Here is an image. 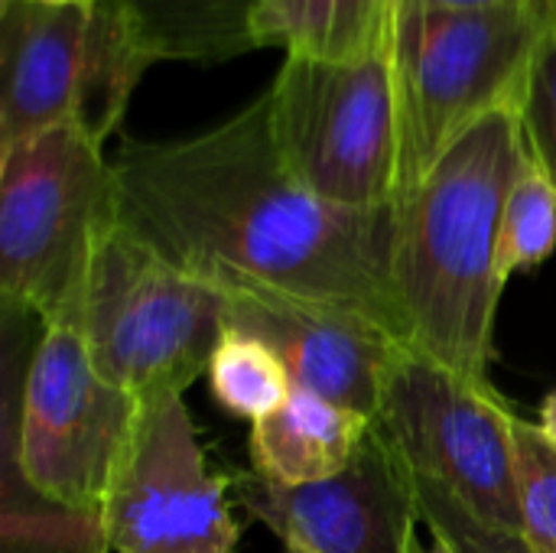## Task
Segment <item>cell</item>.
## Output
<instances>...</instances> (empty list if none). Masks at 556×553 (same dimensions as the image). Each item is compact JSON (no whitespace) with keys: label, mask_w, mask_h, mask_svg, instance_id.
Returning a JSON list of instances; mask_svg holds the SVG:
<instances>
[{"label":"cell","mask_w":556,"mask_h":553,"mask_svg":"<svg viewBox=\"0 0 556 553\" xmlns=\"http://www.w3.org/2000/svg\"><path fill=\"white\" fill-rule=\"evenodd\" d=\"M121 222L173 264L358 306L410 342L388 257L391 212L326 205L287 169L267 91L182 140H130L114 156Z\"/></svg>","instance_id":"obj_1"},{"label":"cell","mask_w":556,"mask_h":553,"mask_svg":"<svg viewBox=\"0 0 556 553\" xmlns=\"http://www.w3.org/2000/svg\"><path fill=\"white\" fill-rule=\"evenodd\" d=\"M528 160L518 111L502 108L472 124L394 205L388 274L410 345L472 381H492L505 290L498 231Z\"/></svg>","instance_id":"obj_2"},{"label":"cell","mask_w":556,"mask_h":553,"mask_svg":"<svg viewBox=\"0 0 556 553\" xmlns=\"http://www.w3.org/2000/svg\"><path fill=\"white\" fill-rule=\"evenodd\" d=\"M121 228L114 160L78 127L0 150V300L7 323L72 326L91 264Z\"/></svg>","instance_id":"obj_3"},{"label":"cell","mask_w":556,"mask_h":553,"mask_svg":"<svg viewBox=\"0 0 556 553\" xmlns=\"http://www.w3.org/2000/svg\"><path fill=\"white\" fill-rule=\"evenodd\" d=\"M153 62L117 0H0V150L55 127L104 147Z\"/></svg>","instance_id":"obj_4"},{"label":"cell","mask_w":556,"mask_h":553,"mask_svg":"<svg viewBox=\"0 0 556 553\" xmlns=\"http://www.w3.org/2000/svg\"><path fill=\"white\" fill-rule=\"evenodd\" d=\"M72 326L98 375L153 404L208 372L228 332L225 290L134 235L124 222L98 251Z\"/></svg>","instance_id":"obj_5"},{"label":"cell","mask_w":556,"mask_h":553,"mask_svg":"<svg viewBox=\"0 0 556 553\" xmlns=\"http://www.w3.org/2000/svg\"><path fill=\"white\" fill-rule=\"evenodd\" d=\"M287 169L326 205L378 215L397 205L401 111L394 39L358 59L290 52L267 88Z\"/></svg>","instance_id":"obj_6"},{"label":"cell","mask_w":556,"mask_h":553,"mask_svg":"<svg viewBox=\"0 0 556 553\" xmlns=\"http://www.w3.org/2000/svg\"><path fill=\"white\" fill-rule=\"evenodd\" d=\"M544 26L528 7L437 13L397 3L394 78L401 111L397 202L482 117L515 108Z\"/></svg>","instance_id":"obj_7"},{"label":"cell","mask_w":556,"mask_h":553,"mask_svg":"<svg viewBox=\"0 0 556 553\" xmlns=\"http://www.w3.org/2000/svg\"><path fill=\"white\" fill-rule=\"evenodd\" d=\"M143 407L98 375L75 326H39L7 404V473L49 505L101 515Z\"/></svg>","instance_id":"obj_8"},{"label":"cell","mask_w":556,"mask_h":553,"mask_svg":"<svg viewBox=\"0 0 556 553\" xmlns=\"http://www.w3.org/2000/svg\"><path fill=\"white\" fill-rule=\"evenodd\" d=\"M515 420L492 381H472L407 345L375 427L414 476L443 486L485 525L521 535Z\"/></svg>","instance_id":"obj_9"},{"label":"cell","mask_w":556,"mask_h":553,"mask_svg":"<svg viewBox=\"0 0 556 553\" xmlns=\"http://www.w3.org/2000/svg\"><path fill=\"white\" fill-rule=\"evenodd\" d=\"M231 486L208 466L182 394L147 404L101 508L108 553H235Z\"/></svg>","instance_id":"obj_10"},{"label":"cell","mask_w":556,"mask_h":553,"mask_svg":"<svg viewBox=\"0 0 556 553\" xmlns=\"http://www.w3.org/2000/svg\"><path fill=\"white\" fill-rule=\"evenodd\" d=\"M228 300V329L264 342L296 391L326 398L378 424L401 352L410 345L378 316L277 290L238 274H212Z\"/></svg>","instance_id":"obj_11"},{"label":"cell","mask_w":556,"mask_h":553,"mask_svg":"<svg viewBox=\"0 0 556 553\" xmlns=\"http://www.w3.org/2000/svg\"><path fill=\"white\" fill-rule=\"evenodd\" d=\"M231 499L283 544L316 553H414L417 548L414 479L378 427L339 479L287 489L244 473L235 476Z\"/></svg>","instance_id":"obj_12"},{"label":"cell","mask_w":556,"mask_h":553,"mask_svg":"<svg viewBox=\"0 0 556 553\" xmlns=\"http://www.w3.org/2000/svg\"><path fill=\"white\" fill-rule=\"evenodd\" d=\"M375 424L326 398L296 391L251 424V469L274 486H319L339 479L368 443Z\"/></svg>","instance_id":"obj_13"},{"label":"cell","mask_w":556,"mask_h":553,"mask_svg":"<svg viewBox=\"0 0 556 553\" xmlns=\"http://www.w3.org/2000/svg\"><path fill=\"white\" fill-rule=\"evenodd\" d=\"M401 0H264L254 13V46L296 55L358 59L394 39Z\"/></svg>","instance_id":"obj_14"},{"label":"cell","mask_w":556,"mask_h":553,"mask_svg":"<svg viewBox=\"0 0 556 553\" xmlns=\"http://www.w3.org/2000/svg\"><path fill=\"white\" fill-rule=\"evenodd\" d=\"M160 62H225L254 46L251 26L264 0H117Z\"/></svg>","instance_id":"obj_15"},{"label":"cell","mask_w":556,"mask_h":553,"mask_svg":"<svg viewBox=\"0 0 556 553\" xmlns=\"http://www.w3.org/2000/svg\"><path fill=\"white\" fill-rule=\"evenodd\" d=\"M208 385L228 414L251 424L274 414L293 394V381L280 359L264 342L238 329H228L218 352L212 355Z\"/></svg>","instance_id":"obj_16"},{"label":"cell","mask_w":556,"mask_h":553,"mask_svg":"<svg viewBox=\"0 0 556 553\" xmlns=\"http://www.w3.org/2000/svg\"><path fill=\"white\" fill-rule=\"evenodd\" d=\"M23 499L3 489V553H108L101 515H81L33 495L13 473Z\"/></svg>","instance_id":"obj_17"},{"label":"cell","mask_w":556,"mask_h":553,"mask_svg":"<svg viewBox=\"0 0 556 553\" xmlns=\"http://www.w3.org/2000/svg\"><path fill=\"white\" fill-rule=\"evenodd\" d=\"M556 251V189L528 160L515 179L502 231H498V274L508 284L515 274L541 267Z\"/></svg>","instance_id":"obj_18"},{"label":"cell","mask_w":556,"mask_h":553,"mask_svg":"<svg viewBox=\"0 0 556 553\" xmlns=\"http://www.w3.org/2000/svg\"><path fill=\"white\" fill-rule=\"evenodd\" d=\"M521 538L534 553H556V443L538 420H515Z\"/></svg>","instance_id":"obj_19"},{"label":"cell","mask_w":556,"mask_h":553,"mask_svg":"<svg viewBox=\"0 0 556 553\" xmlns=\"http://www.w3.org/2000/svg\"><path fill=\"white\" fill-rule=\"evenodd\" d=\"M414 499L420 512V525L430 528V535L456 553H534L518 531H502L476 518L463 502H456L443 486L414 476Z\"/></svg>","instance_id":"obj_20"},{"label":"cell","mask_w":556,"mask_h":553,"mask_svg":"<svg viewBox=\"0 0 556 553\" xmlns=\"http://www.w3.org/2000/svg\"><path fill=\"white\" fill-rule=\"evenodd\" d=\"M518 121L531 163L556 189V29L544 33L534 49L518 101Z\"/></svg>","instance_id":"obj_21"},{"label":"cell","mask_w":556,"mask_h":553,"mask_svg":"<svg viewBox=\"0 0 556 553\" xmlns=\"http://www.w3.org/2000/svg\"><path fill=\"white\" fill-rule=\"evenodd\" d=\"M410 3L437 13H485V10L525 7V0H410Z\"/></svg>","instance_id":"obj_22"},{"label":"cell","mask_w":556,"mask_h":553,"mask_svg":"<svg viewBox=\"0 0 556 553\" xmlns=\"http://www.w3.org/2000/svg\"><path fill=\"white\" fill-rule=\"evenodd\" d=\"M525 7L544 26V33L556 29V0H525Z\"/></svg>","instance_id":"obj_23"},{"label":"cell","mask_w":556,"mask_h":553,"mask_svg":"<svg viewBox=\"0 0 556 553\" xmlns=\"http://www.w3.org/2000/svg\"><path fill=\"white\" fill-rule=\"evenodd\" d=\"M538 427L551 437L556 443V391L547 394V401L541 404V414H538Z\"/></svg>","instance_id":"obj_24"},{"label":"cell","mask_w":556,"mask_h":553,"mask_svg":"<svg viewBox=\"0 0 556 553\" xmlns=\"http://www.w3.org/2000/svg\"><path fill=\"white\" fill-rule=\"evenodd\" d=\"M414 553H456V551H453L450 544H443V541H437V538H433V544H430V548H420V544H417Z\"/></svg>","instance_id":"obj_25"},{"label":"cell","mask_w":556,"mask_h":553,"mask_svg":"<svg viewBox=\"0 0 556 553\" xmlns=\"http://www.w3.org/2000/svg\"><path fill=\"white\" fill-rule=\"evenodd\" d=\"M287 551L283 553H316V551H309V548H303V544H283Z\"/></svg>","instance_id":"obj_26"},{"label":"cell","mask_w":556,"mask_h":553,"mask_svg":"<svg viewBox=\"0 0 556 553\" xmlns=\"http://www.w3.org/2000/svg\"><path fill=\"white\" fill-rule=\"evenodd\" d=\"M39 3H91V0H39Z\"/></svg>","instance_id":"obj_27"}]
</instances>
